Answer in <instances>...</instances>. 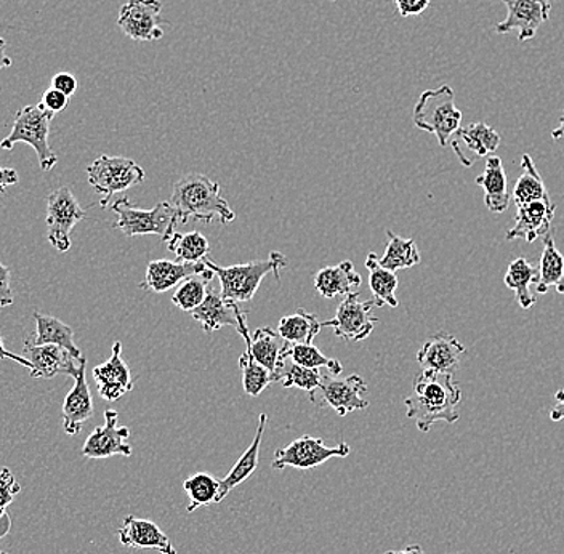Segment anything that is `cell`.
I'll use <instances>...</instances> for the list:
<instances>
[{"instance_id": "cell-46", "label": "cell", "mask_w": 564, "mask_h": 554, "mask_svg": "<svg viewBox=\"0 0 564 554\" xmlns=\"http://www.w3.org/2000/svg\"><path fill=\"white\" fill-rule=\"evenodd\" d=\"M20 176L15 169L0 167V193H6L9 186L18 185Z\"/></svg>"}, {"instance_id": "cell-11", "label": "cell", "mask_w": 564, "mask_h": 554, "mask_svg": "<svg viewBox=\"0 0 564 554\" xmlns=\"http://www.w3.org/2000/svg\"><path fill=\"white\" fill-rule=\"evenodd\" d=\"M373 300L359 302V292L345 296L338 305L334 319L326 321L321 327H330L338 338L345 341H362L372 334L373 326L379 323L372 314Z\"/></svg>"}, {"instance_id": "cell-36", "label": "cell", "mask_w": 564, "mask_h": 554, "mask_svg": "<svg viewBox=\"0 0 564 554\" xmlns=\"http://www.w3.org/2000/svg\"><path fill=\"white\" fill-rule=\"evenodd\" d=\"M456 135L465 141L468 150L474 151L475 154L481 157L491 156L492 153H496L497 148L500 146V141H502L499 133L485 122L460 127Z\"/></svg>"}, {"instance_id": "cell-41", "label": "cell", "mask_w": 564, "mask_h": 554, "mask_svg": "<svg viewBox=\"0 0 564 554\" xmlns=\"http://www.w3.org/2000/svg\"><path fill=\"white\" fill-rule=\"evenodd\" d=\"M20 492L21 486L18 485L13 472L10 471V468H2L0 471V518L7 514V508L12 504Z\"/></svg>"}, {"instance_id": "cell-35", "label": "cell", "mask_w": 564, "mask_h": 554, "mask_svg": "<svg viewBox=\"0 0 564 554\" xmlns=\"http://www.w3.org/2000/svg\"><path fill=\"white\" fill-rule=\"evenodd\" d=\"M183 489L189 496V504L186 511L194 513L199 508L217 503L220 481L209 475V472H196V475H193L192 478L183 482Z\"/></svg>"}, {"instance_id": "cell-47", "label": "cell", "mask_w": 564, "mask_h": 554, "mask_svg": "<svg viewBox=\"0 0 564 554\" xmlns=\"http://www.w3.org/2000/svg\"><path fill=\"white\" fill-rule=\"evenodd\" d=\"M555 401H556V404L553 405L552 411H550V420H552V422H563V420H564V388H562V390L556 391Z\"/></svg>"}, {"instance_id": "cell-2", "label": "cell", "mask_w": 564, "mask_h": 554, "mask_svg": "<svg viewBox=\"0 0 564 554\" xmlns=\"http://www.w3.org/2000/svg\"><path fill=\"white\" fill-rule=\"evenodd\" d=\"M172 207L178 215L180 225L189 220H200L209 225L218 220L221 225L235 221L236 214L221 196L220 183L209 176L188 174L175 182L171 197Z\"/></svg>"}, {"instance_id": "cell-19", "label": "cell", "mask_w": 564, "mask_h": 554, "mask_svg": "<svg viewBox=\"0 0 564 554\" xmlns=\"http://www.w3.org/2000/svg\"><path fill=\"white\" fill-rule=\"evenodd\" d=\"M517 217L510 231L507 232V239H524L528 242H534L535 239L550 232L553 218H555L556 206L552 199L532 200V203L520 204L517 206Z\"/></svg>"}, {"instance_id": "cell-16", "label": "cell", "mask_w": 564, "mask_h": 554, "mask_svg": "<svg viewBox=\"0 0 564 554\" xmlns=\"http://www.w3.org/2000/svg\"><path fill=\"white\" fill-rule=\"evenodd\" d=\"M118 412L112 409L105 412V425L97 426L87 437L83 447V457L98 460V458H109L112 455L130 457L133 454L132 446L127 443L130 430L127 426H118Z\"/></svg>"}, {"instance_id": "cell-49", "label": "cell", "mask_w": 564, "mask_h": 554, "mask_svg": "<svg viewBox=\"0 0 564 554\" xmlns=\"http://www.w3.org/2000/svg\"><path fill=\"white\" fill-rule=\"evenodd\" d=\"M6 48H7V42L3 41L2 37H0V70L3 68H9V66H12V59L9 58V56L6 55Z\"/></svg>"}, {"instance_id": "cell-48", "label": "cell", "mask_w": 564, "mask_h": 554, "mask_svg": "<svg viewBox=\"0 0 564 554\" xmlns=\"http://www.w3.org/2000/svg\"><path fill=\"white\" fill-rule=\"evenodd\" d=\"M0 359H12V361H17L18 365H21L23 367H28V369H31L30 361H28L24 356L15 355V352L9 351L6 347H3V340L2 337H0Z\"/></svg>"}, {"instance_id": "cell-26", "label": "cell", "mask_w": 564, "mask_h": 554, "mask_svg": "<svg viewBox=\"0 0 564 554\" xmlns=\"http://www.w3.org/2000/svg\"><path fill=\"white\" fill-rule=\"evenodd\" d=\"M476 185L485 191V204L492 214H502L509 208L511 196L502 159L488 156L485 172L476 178Z\"/></svg>"}, {"instance_id": "cell-4", "label": "cell", "mask_w": 564, "mask_h": 554, "mask_svg": "<svg viewBox=\"0 0 564 554\" xmlns=\"http://www.w3.org/2000/svg\"><path fill=\"white\" fill-rule=\"evenodd\" d=\"M55 118L53 112L44 108V105H30L17 112L12 132L0 141L2 150H13L18 143L30 144L39 159L42 171L51 172L58 164V156L51 148V123Z\"/></svg>"}, {"instance_id": "cell-18", "label": "cell", "mask_w": 564, "mask_h": 554, "mask_svg": "<svg viewBox=\"0 0 564 554\" xmlns=\"http://www.w3.org/2000/svg\"><path fill=\"white\" fill-rule=\"evenodd\" d=\"M94 379L98 387V393L109 402L118 401L123 394L130 393L135 388V380L130 372V367L122 359L121 341H116L112 345L111 358L108 361L95 367Z\"/></svg>"}, {"instance_id": "cell-44", "label": "cell", "mask_w": 564, "mask_h": 554, "mask_svg": "<svg viewBox=\"0 0 564 554\" xmlns=\"http://www.w3.org/2000/svg\"><path fill=\"white\" fill-rule=\"evenodd\" d=\"M398 13L403 18L422 15L432 0H393Z\"/></svg>"}, {"instance_id": "cell-23", "label": "cell", "mask_w": 564, "mask_h": 554, "mask_svg": "<svg viewBox=\"0 0 564 554\" xmlns=\"http://www.w3.org/2000/svg\"><path fill=\"white\" fill-rule=\"evenodd\" d=\"M268 415L260 414L259 416V426H257L256 437H253L252 444L247 447L245 454L239 457V460L236 461L235 467L229 469L227 476L220 481V492H218L217 503H220L221 500L227 499L229 492L236 487L241 486L242 482H246L250 476L256 472L257 467H259V457H260V447H262V439L264 428H267Z\"/></svg>"}, {"instance_id": "cell-27", "label": "cell", "mask_w": 564, "mask_h": 554, "mask_svg": "<svg viewBox=\"0 0 564 554\" xmlns=\"http://www.w3.org/2000/svg\"><path fill=\"white\" fill-rule=\"evenodd\" d=\"M35 330L26 338L31 345H58L68 349L77 359H83V351L74 344V330L68 324L48 314L34 313Z\"/></svg>"}, {"instance_id": "cell-20", "label": "cell", "mask_w": 564, "mask_h": 554, "mask_svg": "<svg viewBox=\"0 0 564 554\" xmlns=\"http://www.w3.org/2000/svg\"><path fill=\"white\" fill-rule=\"evenodd\" d=\"M119 542L127 548L156 550L161 554H178L171 539L156 522L127 517L118 531Z\"/></svg>"}, {"instance_id": "cell-30", "label": "cell", "mask_w": 564, "mask_h": 554, "mask_svg": "<svg viewBox=\"0 0 564 554\" xmlns=\"http://www.w3.org/2000/svg\"><path fill=\"white\" fill-rule=\"evenodd\" d=\"M538 279L539 268L532 267L527 259H517L511 261L503 281L507 287L514 291L521 308L529 309L538 302V296L531 292V285H535Z\"/></svg>"}, {"instance_id": "cell-24", "label": "cell", "mask_w": 564, "mask_h": 554, "mask_svg": "<svg viewBox=\"0 0 564 554\" xmlns=\"http://www.w3.org/2000/svg\"><path fill=\"white\" fill-rule=\"evenodd\" d=\"M361 274L356 273L350 260L341 261L337 267L323 268L315 274L316 292L327 300L355 294L361 287Z\"/></svg>"}, {"instance_id": "cell-10", "label": "cell", "mask_w": 564, "mask_h": 554, "mask_svg": "<svg viewBox=\"0 0 564 554\" xmlns=\"http://www.w3.org/2000/svg\"><path fill=\"white\" fill-rule=\"evenodd\" d=\"M351 447L347 443L338 444V446L329 447L324 444L319 437L305 436L292 441L284 449L276 450L274 454L273 469L295 468L300 471L321 467V465L329 461L330 458H345L350 455Z\"/></svg>"}, {"instance_id": "cell-32", "label": "cell", "mask_w": 564, "mask_h": 554, "mask_svg": "<svg viewBox=\"0 0 564 554\" xmlns=\"http://www.w3.org/2000/svg\"><path fill=\"white\" fill-rule=\"evenodd\" d=\"M388 246L379 263L387 270L397 273L398 270L415 267L421 263V252L414 239H404L394 232L387 231Z\"/></svg>"}, {"instance_id": "cell-1", "label": "cell", "mask_w": 564, "mask_h": 554, "mask_svg": "<svg viewBox=\"0 0 564 554\" xmlns=\"http://www.w3.org/2000/svg\"><path fill=\"white\" fill-rule=\"evenodd\" d=\"M462 391L447 373L422 370L414 381V391L405 398V414L414 420L419 432L429 433L436 422L456 423Z\"/></svg>"}, {"instance_id": "cell-17", "label": "cell", "mask_w": 564, "mask_h": 554, "mask_svg": "<svg viewBox=\"0 0 564 554\" xmlns=\"http://www.w3.org/2000/svg\"><path fill=\"white\" fill-rule=\"evenodd\" d=\"M464 355L465 347L458 338L447 332H438L426 338L425 344L419 349L417 362L422 370L454 376Z\"/></svg>"}, {"instance_id": "cell-42", "label": "cell", "mask_w": 564, "mask_h": 554, "mask_svg": "<svg viewBox=\"0 0 564 554\" xmlns=\"http://www.w3.org/2000/svg\"><path fill=\"white\" fill-rule=\"evenodd\" d=\"M42 105L53 115H58V112L65 111L68 108L69 97L56 90V88H48V90H45L44 97H42Z\"/></svg>"}, {"instance_id": "cell-15", "label": "cell", "mask_w": 564, "mask_h": 554, "mask_svg": "<svg viewBox=\"0 0 564 554\" xmlns=\"http://www.w3.org/2000/svg\"><path fill=\"white\" fill-rule=\"evenodd\" d=\"M507 6V18L496 26V33L507 34L518 30V41L524 42L538 34L552 12L550 0H502Z\"/></svg>"}, {"instance_id": "cell-45", "label": "cell", "mask_w": 564, "mask_h": 554, "mask_svg": "<svg viewBox=\"0 0 564 554\" xmlns=\"http://www.w3.org/2000/svg\"><path fill=\"white\" fill-rule=\"evenodd\" d=\"M52 88L62 91V94L73 97L77 90V79L69 73H58L52 77Z\"/></svg>"}, {"instance_id": "cell-8", "label": "cell", "mask_w": 564, "mask_h": 554, "mask_svg": "<svg viewBox=\"0 0 564 554\" xmlns=\"http://www.w3.org/2000/svg\"><path fill=\"white\" fill-rule=\"evenodd\" d=\"M368 384L362 377L350 376L337 379V376L327 373L323 376L319 387L310 391V401L317 409H334L337 415L347 416L355 411L369 408Z\"/></svg>"}, {"instance_id": "cell-6", "label": "cell", "mask_w": 564, "mask_h": 554, "mask_svg": "<svg viewBox=\"0 0 564 554\" xmlns=\"http://www.w3.org/2000/svg\"><path fill=\"white\" fill-rule=\"evenodd\" d=\"M111 208L118 215L115 228L122 231L127 238L158 235L162 241L169 242L175 235V226L180 225L178 215L171 203H159L151 210H143L133 206L127 197H121Z\"/></svg>"}, {"instance_id": "cell-14", "label": "cell", "mask_w": 564, "mask_h": 554, "mask_svg": "<svg viewBox=\"0 0 564 554\" xmlns=\"http://www.w3.org/2000/svg\"><path fill=\"white\" fill-rule=\"evenodd\" d=\"M24 358L30 361V376L33 379H53L55 376H69L76 379L86 358L77 359L68 349L58 345H31L24 341Z\"/></svg>"}, {"instance_id": "cell-7", "label": "cell", "mask_w": 564, "mask_h": 554, "mask_svg": "<svg viewBox=\"0 0 564 554\" xmlns=\"http://www.w3.org/2000/svg\"><path fill=\"white\" fill-rule=\"evenodd\" d=\"M87 178L91 188L101 196L100 206L106 207L112 194L140 185L144 171L133 159L100 156L88 165Z\"/></svg>"}, {"instance_id": "cell-34", "label": "cell", "mask_w": 564, "mask_h": 554, "mask_svg": "<svg viewBox=\"0 0 564 554\" xmlns=\"http://www.w3.org/2000/svg\"><path fill=\"white\" fill-rule=\"evenodd\" d=\"M521 175L513 189V200L517 206L532 203V200L549 199L544 180L539 175L534 162L529 154L521 157Z\"/></svg>"}, {"instance_id": "cell-25", "label": "cell", "mask_w": 564, "mask_h": 554, "mask_svg": "<svg viewBox=\"0 0 564 554\" xmlns=\"http://www.w3.org/2000/svg\"><path fill=\"white\" fill-rule=\"evenodd\" d=\"M238 308L239 303L229 302L221 296L220 292H209L203 305L197 306L189 314L194 321L200 323L204 332L212 334L225 326L238 329Z\"/></svg>"}, {"instance_id": "cell-31", "label": "cell", "mask_w": 564, "mask_h": 554, "mask_svg": "<svg viewBox=\"0 0 564 554\" xmlns=\"http://www.w3.org/2000/svg\"><path fill=\"white\" fill-rule=\"evenodd\" d=\"M319 330L321 323L316 319L315 314L302 308L294 314L282 317L280 324H278V334L288 344H313Z\"/></svg>"}, {"instance_id": "cell-50", "label": "cell", "mask_w": 564, "mask_h": 554, "mask_svg": "<svg viewBox=\"0 0 564 554\" xmlns=\"http://www.w3.org/2000/svg\"><path fill=\"white\" fill-rule=\"evenodd\" d=\"M10 529H12V520H10V514H3L2 518H0V539L6 537L7 534H9ZM0 554H7L0 552Z\"/></svg>"}, {"instance_id": "cell-38", "label": "cell", "mask_w": 564, "mask_h": 554, "mask_svg": "<svg viewBox=\"0 0 564 554\" xmlns=\"http://www.w3.org/2000/svg\"><path fill=\"white\" fill-rule=\"evenodd\" d=\"M167 247L176 257V261H183V263L203 261L209 256L210 250L209 241L199 231L188 232V235L175 232L167 242Z\"/></svg>"}, {"instance_id": "cell-51", "label": "cell", "mask_w": 564, "mask_h": 554, "mask_svg": "<svg viewBox=\"0 0 564 554\" xmlns=\"http://www.w3.org/2000/svg\"><path fill=\"white\" fill-rule=\"evenodd\" d=\"M553 140H560L564 137V115L562 116V119H560V126L556 127L555 130L552 132Z\"/></svg>"}, {"instance_id": "cell-40", "label": "cell", "mask_w": 564, "mask_h": 554, "mask_svg": "<svg viewBox=\"0 0 564 554\" xmlns=\"http://www.w3.org/2000/svg\"><path fill=\"white\" fill-rule=\"evenodd\" d=\"M323 380V373L319 369H306L294 362H285L280 376V383L284 388H300V390L313 391L316 390Z\"/></svg>"}, {"instance_id": "cell-13", "label": "cell", "mask_w": 564, "mask_h": 554, "mask_svg": "<svg viewBox=\"0 0 564 554\" xmlns=\"http://www.w3.org/2000/svg\"><path fill=\"white\" fill-rule=\"evenodd\" d=\"M236 332L245 338L246 347H249L253 359L264 369L270 370L274 381H280L282 369L288 362L284 356L288 341L282 340L281 335L270 327H260L250 337L247 312H242L241 306L238 308V329Z\"/></svg>"}, {"instance_id": "cell-3", "label": "cell", "mask_w": 564, "mask_h": 554, "mask_svg": "<svg viewBox=\"0 0 564 554\" xmlns=\"http://www.w3.org/2000/svg\"><path fill=\"white\" fill-rule=\"evenodd\" d=\"M203 261L220 281L221 296L235 303L250 302L267 274L273 273L280 281L281 270L288 268L289 264V260L280 252H271L267 260L232 264V267H220V264L214 263L209 257Z\"/></svg>"}, {"instance_id": "cell-53", "label": "cell", "mask_w": 564, "mask_h": 554, "mask_svg": "<svg viewBox=\"0 0 564 554\" xmlns=\"http://www.w3.org/2000/svg\"><path fill=\"white\" fill-rule=\"evenodd\" d=\"M386 554H398V552H387Z\"/></svg>"}, {"instance_id": "cell-21", "label": "cell", "mask_w": 564, "mask_h": 554, "mask_svg": "<svg viewBox=\"0 0 564 554\" xmlns=\"http://www.w3.org/2000/svg\"><path fill=\"white\" fill-rule=\"evenodd\" d=\"M207 264L204 261L197 263H183V261L171 260H153L148 263L144 281L140 287L154 294L171 291L172 287L178 285L194 274L204 273Z\"/></svg>"}, {"instance_id": "cell-37", "label": "cell", "mask_w": 564, "mask_h": 554, "mask_svg": "<svg viewBox=\"0 0 564 554\" xmlns=\"http://www.w3.org/2000/svg\"><path fill=\"white\" fill-rule=\"evenodd\" d=\"M284 356L289 361L306 367V369H321V367H326L333 376H338V373H341V370H344L340 361L326 358V356L321 352V349L313 344H288L285 345Z\"/></svg>"}, {"instance_id": "cell-29", "label": "cell", "mask_w": 564, "mask_h": 554, "mask_svg": "<svg viewBox=\"0 0 564 554\" xmlns=\"http://www.w3.org/2000/svg\"><path fill=\"white\" fill-rule=\"evenodd\" d=\"M366 268L369 270L370 292L373 295L376 306H390L398 308L400 302L397 298L398 278L397 273L387 270L379 263V257L370 252L366 259Z\"/></svg>"}, {"instance_id": "cell-9", "label": "cell", "mask_w": 564, "mask_h": 554, "mask_svg": "<svg viewBox=\"0 0 564 554\" xmlns=\"http://www.w3.org/2000/svg\"><path fill=\"white\" fill-rule=\"evenodd\" d=\"M86 210L68 186L53 191L47 197V239L53 249L66 253L70 249L74 226L86 218Z\"/></svg>"}, {"instance_id": "cell-52", "label": "cell", "mask_w": 564, "mask_h": 554, "mask_svg": "<svg viewBox=\"0 0 564 554\" xmlns=\"http://www.w3.org/2000/svg\"><path fill=\"white\" fill-rule=\"evenodd\" d=\"M398 554H425L423 553V550L419 545H411L405 546L404 550H401V552H398Z\"/></svg>"}, {"instance_id": "cell-5", "label": "cell", "mask_w": 564, "mask_h": 554, "mask_svg": "<svg viewBox=\"0 0 564 554\" xmlns=\"http://www.w3.org/2000/svg\"><path fill=\"white\" fill-rule=\"evenodd\" d=\"M414 123L423 132L435 135L440 146L446 148L462 123V111L456 106L453 87L441 86L423 91L414 108Z\"/></svg>"}, {"instance_id": "cell-12", "label": "cell", "mask_w": 564, "mask_h": 554, "mask_svg": "<svg viewBox=\"0 0 564 554\" xmlns=\"http://www.w3.org/2000/svg\"><path fill=\"white\" fill-rule=\"evenodd\" d=\"M161 12V0H129L119 12V30L132 41H159L164 37Z\"/></svg>"}, {"instance_id": "cell-28", "label": "cell", "mask_w": 564, "mask_h": 554, "mask_svg": "<svg viewBox=\"0 0 564 554\" xmlns=\"http://www.w3.org/2000/svg\"><path fill=\"white\" fill-rule=\"evenodd\" d=\"M552 287H555L558 294H564V257L556 249L553 232H546L535 291L538 294H546Z\"/></svg>"}, {"instance_id": "cell-33", "label": "cell", "mask_w": 564, "mask_h": 554, "mask_svg": "<svg viewBox=\"0 0 564 554\" xmlns=\"http://www.w3.org/2000/svg\"><path fill=\"white\" fill-rule=\"evenodd\" d=\"M214 276V271L207 268L204 273L185 279L182 285L176 289L175 295L172 296V303L182 312L192 313L197 306L203 305L204 300L209 294V284Z\"/></svg>"}, {"instance_id": "cell-39", "label": "cell", "mask_w": 564, "mask_h": 554, "mask_svg": "<svg viewBox=\"0 0 564 554\" xmlns=\"http://www.w3.org/2000/svg\"><path fill=\"white\" fill-rule=\"evenodd\" d=\"M239 367H241L242 372V387H245V391L249 397H260L271 383H274L270 370L264 369L263 366H260L253 359L249 347H246L245 355L239 358Z\"/></svg>"}, {"instance_id": "cell-22", "label": "cell", "mask_w": 564, "mask_h": 554, "mask_svg": "<svg viewBox=\"0 0 564 554\" xmlns=\"http://www.w3.org/2000/svg\"><path fill=\"white\" fill-rule=\"evenodd\" d=\"M86 366L87 362H84L80 367L79 373L74 379L73 390L66 394L63 402V430L69 436H76L83 432L84 425L94 416V401H91L90 388L86 379Z\"/></svg>"}, {"instance_id": "cell-43", "label": "cell", "mask_w": 564, "mask_h": 554, "mask_svg": "<svg viewBox=\"0 0 564 554\" xmlns=\"http://www.w3.org/2000/svg\"><path fill=\"white\" fill-rule=\"evenodd\" d=\"M12 276L6 264L0 263V309L13 305Z\"/></svg>"}]
</instances>
